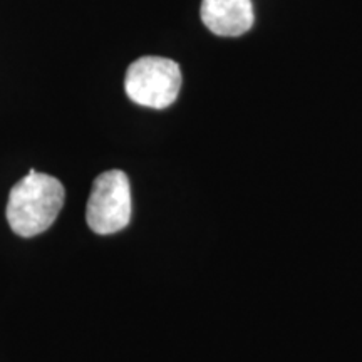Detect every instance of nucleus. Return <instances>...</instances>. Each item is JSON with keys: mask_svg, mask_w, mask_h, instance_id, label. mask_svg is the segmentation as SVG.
Listing matches in <instances>:
<instances>
[{"mask_svg": "<svg viewBox=\"0 0 362 362\" xmlns=\"http://www.w3.org/2000/svg\"><path fill=\"white\" fill-rule=\"evenodd\" d=\"M66 192L54 176L30 170L8 194L7 221L12 232L30 238L45 232L64 206Z\"/></svg>", "mask_w": 362, "mask_h": 362, "instance_id": "obj_1", "label": "nucleus"}, {"mask_svg": "<svg viewBox=\"0 0 362 362\" xmlns=\"http://www.w3.org/2000/svg\"><path fill=\"white\" fill-rule=\"evenodd\" d=\"M124 89L131 101L139 106L165 110L178 98L181 89L180 66L166 57H139L128 67Z\"/></svg>", "mask_w": 362, "mask_h": 362, "instance_id": "obj_2", "label": "nucleus"}, {"mask_svg": "<svg viewBox=\"0 0 362 362\" xmlns=\"http://www.w3.org/2000/svg\"><path fill=\"white\" fill-rule=\"evenodd\" d=\"M133 211L131 187L126 173L119 170L104 171L94 180L86 220L98 235H111L128 226Z\"/></svg>", "mask_w": 362, "mask_h": 362, "instance_id": "obj_3", "label": "nucleus"}, {"mask_svg": "<svg viewBox=\"0 0 362 362\" xmlns=\"http://www.w3.org/2000/svg\"><path fill=\"white\" fill-rule=\"evenodd\" d=\"M252 0H203L202 21L220 37H238L252 29Z\"/></svg>", "mask_w": 362, "mask_h": 362, "instance_id": "obj_4", "label": "nucleus"}]
</instances>
